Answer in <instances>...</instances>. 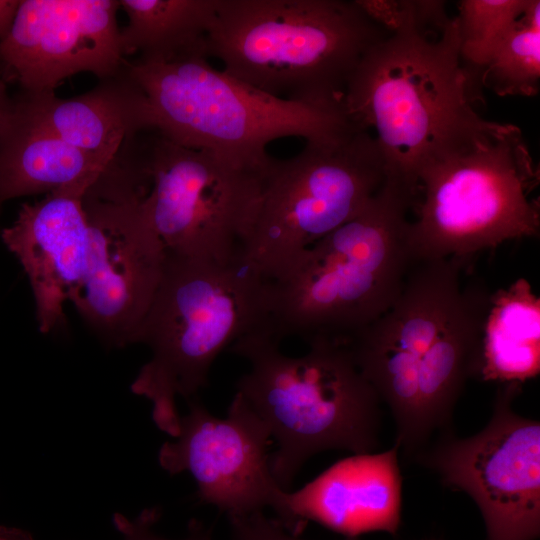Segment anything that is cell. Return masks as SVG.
Instances as JSON below:
<instances>
[{"mask_svg":"<svg viewBox=\"0 0 540 540\" xmlns=\"http://www.w3.org/2000/svg\"><path fill=\"white\" fill-rule=\"evenodd\" d=\"M416 193L386 178L352 219L307 248L269 280L266 332L348 343L395 302L415 263L408 211Z\"/></svg>","mask_w":540,"mask_h":540,"instance_id":"cell-3","label":"cell"},{"mask_svg":"<svg viewBox=\"0 0 540 540\" xmlns=\"http://www.w3.org/2000/svg\"><path fill=\"white\" fill-rule=\"evenodd\" d=\"M109 163L33 123L11 96L0 113V204L79 183L93 184Z\"/></svg>","mask_w":540,"mask_h":540,"instance_id":"cell-18","label":"cell"},{"mask_svg":"<svg viewBox=\"0 0 540 540\" xmlns=\"http://www.w3.org/2000/svg\"><path fill=\"white\" fill-rule=\"evenodd\" d=\"M528 3L529 0H462L458 3L459 55L476 98L482 69Z\"/></svg>","mask_w":540,"mask_h":540,"instance_id":"cell-22","label":"cell"},{"mask_svg":"<svg viewBox=\"0 0 540 540\" xmlns=\"http://www.w3.org/2000/svg\"><path fill=\"white\" fill-rule=\"evenodd\" d=\"M160 518L157 507L143 510L135 518H128L123 514L113 515V524L121 535L122 540H213L210 532L198 523L190 526L188 534L180 539H170L158 534L155 525Z\"/></svg>","mask_w":540,"mask_h":540,"instance_id":"cell-24","label":"cell"},{"mask_svg":"<svg viewBox=\"0 0 540 540\" xmlns=\"http://www.w3.org/2000/svg\"><path fill=\"white\" fill-rule=\"evenodd\" d=\"M0 540H33V538L24 530L0 527Z\"/></svg>","mask_w":540,"mask_h":540,"instance_id":"cell-26","label":"cell"},{"mask_svg":"<svg viewBox=\"0 0 540 540\" xmlns=\"http://www.w3.org/2000/svg\"><path fill=\"white\" fill-rule=\"evenodd\" d=\"M90 229L86 271L70 301L110 347L137 342L166 253L126 175L107 165L83 197Z\"/></svg>","mask_w":540,"mask_h":540,"instance_id":"cell-12","label":"cell"},{"mask_svg":"<svg viewBox=\"0 0 540 540\" xmlns=\"http://www.w3.org/2000/svg\"><path fill=\"white\" fill-rule=\"evenodd\" d=\"M6 85L7 84L0 76V113L10 98Z\"/></svg>","mask_w":540,"mask_h":540,"instance_id":"cell-27","label":"cell"},{"mask_svg":"<svg viewBox=\"0 0 540 540\" xmlns=\"http://www.w3.org/2000/svg\"><path fill=\"white\" fill-rule=\"evenodd\" d=\"M230 540H308L285 527L276 518H270L264 511L228 517ZM342 540H360L344 537Z\"/></svg>","mask_w":540,"mask_h":540,"instance_id":"cell-23","label":"cell"},{"mask_svg":"<svg viewBox=\"0 0 540 540\" xmlns=\"http://www.w3.org/2000/svg\"><path fill=\"white\" fill-rule=\"evenodd\" d=\"M91 185L75 184L24 204L1 233L28 277L38 328L44 334L63 323L64 305L86 271L90 229L83 197Z\"/></svg>","mask_w":540,"mask_h":540,"instance_id":"cell-15","label":"cell"},{"mask_svg":"<svg viewBox=\"0 0 540 540\" xmlns=\"http://www.w3.org/2000/svg\"><path fill=\"white\" fill-rule=\"evenodd\" d=\"M207 59L126 62L146 96L152 130L179 145L266 170L273 159L266 147L274 140L329 141L357 127L343 106L271 96L213 68Z\"/></svg>","mask_w":540,"mask_h":540,"instance_id":"cell-8","label":"cell"},{"mask_svg":"<svg viewBox=\"0 0 540 540\" xmlns=\"http://www.w3.org/2000/svg\"><path fill=\"white\" fill-rule=\"evenodd\" d=\"M386 37L364 55L346 87L348 118L373 130L386 178L414 193L434 157L483 130L459 55L456 17L442 1H396Z\"/></svg>","mask_w":540,"mask_h":540,"instance_id":"cell-2","label":"cell"},{"mask_svg":"<svg viewBox=\"0 0 540 540\" xmlns=\"http://www.w3.org/2000/svg\"><path fill=\"white\" fill-rule=\"evenodd\" d=\"M268 283L243 255L228 262L166 255L136 342L150 348L151 359L131 384L134 394L152 403L161 431L177 435V396L194 398L222 351L266 331Z\"/></svg>","mask_w":540,"mask_h":540,"instance_id":"cell-6","label":"cell"},{"mask_svg":"<svg viewBox=\"0 0 540 540\" xmlns=\"http://www.w3.org/2000/svg\"><path fill=\"white\" fill-rule=\"evenodd\" d=\"M119 0H21L0 41V76L23 93H49L83 72L99 80L125 64L117 23Z\"/></svg>","mask_w":540,"mask_h":540,"instance_id":"cell-14","label":"cell"},{"mask_svg":"<svg viewBox=\"0 0 540 540\" xmlns=\"http://www.w3.org/2000/svg\"><path fill=\"white\" fill-rule=\"evenodd\" d=\"M29 120L88 154L111 161L123 144L152 130L146 96L130 76L126 61L115 75L71 98L55 92L12 97Z\"/></svg>","mask_w":540,"mask_h":540,"instance_id":"cell-17","label":"cell"},{"mask_svg":"<svg viewBox=\"0 0 540 540\" xmlns=\"http://www.w3.org/2000/svg\"><path fill=\"white\" fill-rule=\"evenodd\" d=\"M128 176L166 255L228 262L242 255L266 170L179 145L155 130L128 143Z\"/></svg>","mask_w":540,"mask_h":540,"instance_id":"cell-9","label":"cell"},{"mask_svg":"<svg viewBox=\"0 0 540 540\" xmlns=\"http://www.w3.org/2000/svg\"><path fill=\"white\" fill-rule=\"evenodd\" d=\"M188 401L177 436L159 449V465L171 475L188 472L199 501L227 517L272 509L283 489L271 471L273 440L265 423L237 392L223 418Z\"/></svg>","mask_w":540,"mask_h":540,"instance_id":"cell-13","label":"cell"},{"mask_svg":"<svg viewBox=\"0 0 540 540\" xmlns=\"http://www.w3.org/2000/svg\"><path fill=\"white\" fill-rule=\"evenodd\" d=\"M294 533L312 521L344 537L396 534L402 518L399 448L352 454L296 491L281 490L272 507Z\"/></svg>","mask_w":540,"mask_h":540,"instance_id":"cell-16","label":"cell"},{"mask_svg":"<svg viewBox=\"0 0 540 540\" xmlns=\"http://www.w3.org/2000/svg\"><path fill=\"white\" fill-rule=\"evenodd\" d=\"M385 180L376 139L361 127L333 140L306 142L286 160L273 158L243 257L268 280L279 278L307 248L356 216Z\"/></svg>","mask_w":540,"mask_h":540,"instance_id":"cell-10","label":"cell"},{"mask_svg":"<svg viewBox=\"0 0 540 540\" xmlns=\"http://www.w3.org/2000/svg\"><path fill=\"white\" fill-rule=\"evenodd\" d=\"M127 15L120 28L125 58L168 62L186 57L208 58V35L216 0H119Z\"/></svg>","mask_w":540,"mask_h":540,"instance_id":"cell-20","label":"cell"},{"mask_svg":"<svg viewBox=\"0 0 540 540\" xmlns=\"http://www.w3.org/2000/svg\"><path fill=\"white\" fill-rule=\"evenodd\" d=\"M470 260L415 262L390 308L347 343L354 361L394 420L406 460L453 430L465 385L480 371L491 293L464 285Z\"/></svg>","mask_w":540,"mask_h":540,"instance_id":"cell-1","label":"cell"},{"mask_svg":"<svg viewBox=\"0 0 540 540\" xmlns=\"http://www.w3.org/2000/svg\"><path fill=\"white\" fill-rule=\"evenodd\" d=\"M389 32L356 0H216L208 55L271 96L343 106L357 66Z\"/></svg>","mask_w":540,"mask_h":540,"instance_id":"cell-5","label":"cell"},{"mask_svg":"<svg viewBox=\"0 0 540 540\" xmlns=\"http://www.w3.org/2000/svg\"><path fill=\"white\" fill-rule=\"evenodd\" d=\"M522 385H498L491 418L469 437L437 435L413 462L465 492L483 518L487 540L540 535V423L513 407Z\"/></svg>","mask_w":540,"mask_h":540,"instance_id":"cell-11","label":"cell"},{"mask_svg":"<svg viewBox=\"0 0 540 540\" xmlns=\"http://www.w3.org/2000/svg\"><path fill=\"white\" fill-rule=\"evenodd\" d=\"M308 344L305 354L289 356L260 330L229 347L249 363L236 392L276 442L270 467L287 491L312 456L328 450L373 453L379 445L382 403L348 345L326 338Z\"/></svg>","mask_w":540,"mask_h":540,"instance_id":"cell-4","label":"cell"},{"mask_svg":"<svg viewBox=\"0 0 540 540\" xmlns=\"http://www.w3.org/2000/svg\"><path fill=\"white\" fill-rule=\"evenodd\" d=\"M538 183L521 130L490 121L420 170L423 199L408 229L414 261L471 260L503 242L537 237L539 203L529 195Z\"/></svg>","mask_w":540,"mask_h":540,"instance_id":"cell-7","label":"cell"},{"mask_svg":"<svg viewBox=\"0 0 540 540\" xmlns=\"http://www.w3.org/2000/svg\"><path fill=\"white\" fill-rule=\"evenodd\" d=\"M480 85L499 96H535L540 88V1L523 15L492 52Z\"/></svg>","mask_w":540,"mask_h":540,"instance_id":"cell-21","label":"cell"},{"mask_svg":"<svg viewBox=\"0 0 540 540\" xmlns=\"http://www.w3.org/2000/svg\"><path fill=\"white\" fill-rule=\"evenodd\" d=\"M540 372V299L518 278L491 293L482 330L478 378L523 384Z\"/></svg>","mask_w":540,"mask_h":540,"instance_id":"cell-19","label":"cell"},{"mask_svg":"<svg viewBox=\"0 0 540 540\" xmlns=\"http://www.w3.org/2000/svg\"><path fill=\"white\" fill-rule=\"evenodd\" d=\"M21 0H0V41L10 32Z\"/></svg>","mask_w":540,"mask_h":540,"instance_id":"cell-25","label":"cell"}]
</instances>
